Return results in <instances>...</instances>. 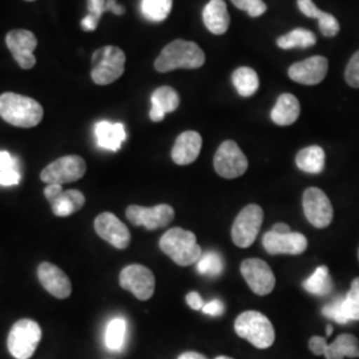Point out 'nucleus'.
I'll return each instance as SVG.
<instances>
[{"instance_id": "1", "label": "nucleus", "mask_w": 359, "mask_h": 359, "mask_svg": "<svg viewBox=\"0 0 359 359\" xmlns=\"http://www.w3.org/2000/svg\"><path fill=\"white\" fill-rule=\"evenodd\" d=\"M43 107L32 97L13 92L0 95V117L13 127H36L43 120Z\"/></svg>"}, {"instance_id": "2", "label": "nucleus", "mask_w": 359, "mask_h": 359, "mask_svg": "<svg viewBox=\"0 0 359 359\" xmlns=\"http://www.w3.org/2000/svg\"><path fill=\"white\" fill-rule=\"evenodd\" d=\"M205 63V53L193 41L188 40H173L165 46L154 62L156 71L165 74L179 68L194 69Z\"/></svg>"}, {"instance_id": "3", "label": "nucleus", "mask_w": 359, "mask_h": 359, "mask_svg": "<svg viewBox=\"0 0 359 359\" xmlns=\"http://www.w3.org/2000/svg\"><path fill=\"white\" fill-rule=\"evenodd\" d=\"M160 249L180 266L197 264L203 256V249L197 244L196 234L181 228H172L161 237Z\"/></svg>"}, {"instance_id": "4", "label": "nucleus", "mask_w": 359, "mask_h": 359, "mask_svg": "<svg viewBox=\"0 0 359 359\" xmlns=\"http://www.w3.org/2000/svg\"><path fill=\"white\" fill-rule=\"evenodd\" d=\"M234 330L238 337L249 341L257 348H268L276 339L274 327L269 318L255 310L240 314L234 322Z\"/></svg>"}, {"instance_id": "5", "label": "nucleus", "mask_w": 359, "mask_h": 359, "mask_svg": "<svg viewBox=\"0 0 359 359\" xmlns=\"http://www.w3.org/2000/svg\"><path fill=\"white\" fill-rule=\"evenodd\" d=\"M126 69V53L118 47L105 46L92 55L90 77L97 86L112 84Z\"/></svg>"}, {"instance_id": "6", "label": "nucleus", "mask_w": 359, "mask_h": 359, "mask_svg": "<svg viewBox=\"0 0 359 359\" xmlns=\"http://www.w3.org/2000/svg\"><path fill=\"white\" fill-rule=\"evenodd\" d=\"M41 337L43 333L38 322L34 320H19L13 323L8 333V351L13 358L29 359L35 354Z\"/></svg>"}, {"instance_id": "7", "label": "nucleus", "mask_w": 359, "mask_h": 359, "mask_svg": "<svg viewBox=\"0 0 359 359\" xmlns=\"http://www.w3.org/2000/svg\"><path fill=\"white\" fill-rule=\"evenodd\" d=\"M87 172V164L83 157L76 154L63 156L51 164H48L40 173L43 182L48 184H69L84 177Z\"/></svg>"}, {"instance_id": "8", "label": "nucleus", "mask_w": 359, "mask_h": 359, "mask_svg": "<svg viewBox=\"0 0 359 359\" xmlns=\"http://www.w3.org/2000/svg\"><path fill=\"white\" fill-rule=\"evenodd\" d=\"M264 221V210L257 204L245 206L233 222L231 240L238 248H249L255 244Z\"/></svg>"}, {"instance_id": "9", "label": "nucleus", "mask_w": 359, "mask_h": 359, "mask_svg": "<svg viewBox=\"0 0 359 359\" xmlns=\"http://www.w3.org/2000/svg\"><path fill=\"white\" fill-rule=\"evenodd\" d=\"M213 165L221 177L231 180L243 176L249 163L241 148L236 142L226 140L218 147Z\"/></svg>"}, {"instance_id": "10", "label": "nucleus", "mask_w": 359, "mask_h": 359, "mask_svg": "<svg viewBox=\"0 0 359 359\" xmlns=\"http://www.w3.org/2000/svg\"><path fill=\"white\" fill-rule=\"evenodd\" d=\"M120 286L124 290H128L140 301L149 299L154 293V280L152 270L139 264L128 265L120 273Z\"/></svg>"}, {"instance_id": "11", "label": "nucleus", "mask_w": 359, "mask_h": 359, "mask_svg": "<svg viewBox=\"0 0 359 359\" xmlns=\"http://www.w3.org/2000/svg\"><path fill=\"white\" fill-rule=\"evenodd\" d=\"M304 213L309 222L316 228H326L333 221V205L326 196V193L320 188H309L302 197Z\"/></svg>"}, {"instance_id": "12", "label": "nucleus", "mask_w": 359, "mask_h": 359, "mask_svg": "<svg viewBox=\"0 0 359 359\" xmlns=\"http://www.w3.org/2000/svg\"><path fill=\"white\" fill-rule=\"evenodd\" d=\"M126 213L133 225L144 226L148 231L164 228L175 218V209L168 204H160L152 208L129 205Z\"/></svg>"}, {"instance_id": "13", "label": "nucleus", "mask_w": 359, "mask_h": 359, "mask_svg": "<svg viewBox=\"0 0 359 359\" xmlns=\"http://www.w3.org/2000/svg\"><path fill=\"white\" fill-rule=\"evenodd\" d=\"M6 44L13 59L23 69H31L36 65L34 51L38 47V39L28 29H13L6 36Z\"/></svg>"}, {"instance_id": "14", "label": "nucleus", "mask_w": 359, "mask_h": 359, "mask_svg": "<svg viewBox=\"0 0 359 359\" xmlns=\"http://www.w3.org/2000/svg\"><path fill=\"white\" fill-rule=\"evenodd\" d=\"M241 274L249 287L257 295H268L276 286L274 273L269 265L259 258H248L241 264Z\"/></svg>"}, {"instance_id": "15", "label": "nucleus", "mask_w": 359, "mask_h": 359, "mask_svg": "<svg viewBox=\"0 0 359 359\" xmlns=\"http://www.w3.org/2000/svg\"><path fill=\"white\" fill-rule=\"evenodd\" d=\"M323 316L337 323L345 325L350 321H359V277L351 283L345 297L337 298L322 310Z\"/></svg>"}, {"instance_id": "16", "label": "nucleus", "mask_w": 359, "mask_h": 359, "mask_svg": "<svg viewBox=\"0 0 359 359\" xmlns=\"http://www.w3.org/2000/svg\"><path fill=\"white\" fill-rule=\"evenodd\" d=\"M262 244L265 250L271 255V256H277V255H292L297 256L304 253L308 249V240L304 234L301 233H276V231H270L264 236L262 238Z\"/></svg>"}, {"instance_id": "17", "label": "nucleus", "mask_w": 359, "mask_h": 359, "mask_svg": "<svg viewBox=\"0 0 359 359\" xmlns=\"http://www.w3.org/2000/svg\"><path fill=\"white\" fill-rule=\"evenodd\" d=\"M95 231L100 238L108 244L115 246L116 249H127L130 243V233L114 213L104 212L95 219Z\"/></svg>"}, {"instance_id": "18", "label": "nucleus", "mask_w": 359, "mask_h": 359, "mask_svg": "<svg viewBox=\"0 0 359 359\" xmlns=\"http://www.w3.org/2000/svg\"><path fill=\"white\" fill-rule=\"evenodd\" d=\"M329 62L323 56H311L304 62L295 63L289 68L287 75L299 84L317 86L327 75Z\"/></svg>"}, {"instance_id": "19", "label": "nucleus", "mask_w": 359, "mask_h": 359, "mask_svg": "<svg viewBox=\"0 0 359 359\" xmlns=\"http://www.w3.org/2000/svg\"><path fill=\"white\" fill-rule=\"evenodd\" d=\"M38 278L50 294L65 299L72 293V283L63 270L51 262H43L38 268Z\"/></svg>"}, {"instance_id": "20", "label": "nucleus", "mask_w": 359, "mask_h": 359, "mask_svg": "<svg viewBox=\"0 0 359 359\" xmlns=\"http://www.w3.org/2000/svg\"><path fill=\"white\" fill-rule=\"evenodd\" d=\"M203 139L194 130L182 132L172 148V160L177 165H189L194 163L201 152Z\"/></svg>"}, {"instance_id": "21", "label": "nucleus", "mask_w": 359, "mask_h": 359, "mask_svg": "<svg viewBox=\"0 0 359 359\" xmlns=\"http://www.w3.org/2000/svg\"><path fill=\"white\" fill-rule=\"evenodd\" d=\"M152 108L149 117L154 123H160L164 120L167 114L175 112L180 105L179 93L170 87H160L154 90L151 97Z\"/></svg>"}, {"instance_id": "22", "label": "nucleus", "mask_w": 359, "mask_h": 359, "mask_svg": "<svg viewBox=\"0 0 359 359\" xmlns=\"http://www.w3.org/2000/svg\"><path fill=\"white\" fill-rule=\"evenodd\" d=\"M203 19L206 28L212 34H225L231 25V16L228 13L226 3L224 0H209L203 11Z\"/></svg>"}, {"instance_id": "23", "label": "nucleus", "mask_w": 359, "mask_h": 359, "mask_svg": "<svg viewBox=\"0 0 359 359\" xmlns=\"http://www.w3.org/2000/svg\"><path fill=\"white\" fill-rule=\"evenodd\" d=\"M95 135L97 145L103 149L117 152L123 142L127 140V132L121 123H109V121H99L95 126Z\"/></svg>"}, {"instance_id": "24", "label": "nucleus", "mask_w": 359, "mask_h": 359, "mask_svg": "<svg viewBox=\"0 0 359 359\" xmlns=\"http://www.w3.org/2000/svg\"><path fill=\"white\" fill-rule=\"evenodd\" d=\"M299 114L301 105L298 99L292 93H283L278 97L274 108L271 109L270 117L274 124L286 127L295 123L297 118L299 117Z\"/></svg>"}, {"instance_id": "25", "label": "nucleus", "mask_w": 359, "mask_h": 359, "mask_svg": "<svg viewBox=\"0 0 359 359\" xmlns=\"http://www.w3.org/2000/svg\"><path fill=\"white\" fill-rule=\"evenodd\" d=\"M299 11L308 18L318 19V25L322 35L326 38H333L339 32V23L332 13H323L320 10L313 0H297Z\"/></svg>"}, {"instance_id": "26", "label": "nucleus", "mask_w": 359, "mask_h": 359, "mask_svg": "<svg viewBox=\"0 0 359 359\" xmlns=\"http://www.w3.org/2000/svg\"><path fill=\"white\" fill-rule=\"evenodd\" d=\"M326 359L359 358V339L353 334H341L323 353Z\"/></svg>"}, {"instance_id": "27", "label": "nucleus", "mask_w": 359, "mask_h": 359, "mask_svg": "<svg viewBox=\"0 0 359 359\" xmlns=\"http://www.w3.org/2000/svg\"><path fill=\"white\" fill-rule=\"evenodd\" d=\"M52 212L57 217H67L80 210L86 204L84 194L77 189L63 191L51 203Z\"/></svg>"}, {"instance_id": "28", "label": "nucleus", "mask_w": 359, "mask_h": 359, "mask_svg": "<svg viewBox=\"0 0 359 359\" xmlns=\"http://www.w3.org/2000/svg\"><path fill=\"white\" fill-rule=\"evenodd\" d=\"M297 167L306 173H321L325 168V151L318 145L301 149L295 157Z\"/></svg>"}, {"instance_id": "29", "label": "nucleus", "mask_w": 359, "mask_h": 359, "mask_svg": "<svg viewBox=\"0 0 359 359\" xmlns=\"http://www.w3.org/2000/svg\"><path fill=\"white\" fill-rule=\"evenodd\" d=\"M234 88L243 97H250L259 88V79L256 71L249 67H240L233 74Z\"/></svg>"}, {"instance_id": "30", "label": "nucleus", "mask_w": 359, "mask_h": 359, "mask_svg": "<svg viewBox=\"0 0 359 359\" xmlns=\"http://www.w3.org/2000/svg\"><path fill=\"white\" fill-rule=\"evenodd\" d=\"M317 43V36L305 28H295L292 32L283 35L277 40V46L283 50L309 48Z\"/></svg>"}, {"instance_id": "31", "label": "nucleus", "mask_w": 359, "mask_h": 359, "mask_svg": "<svg viewBox=\"0 0 359 359\" xmlns=\"http://www.w3.org/2000/svg\"><path fill=\"white\" fill-rule=\"evenodd\" d=\"M302 285L306 292L316 295L329 294L334 287L333 280L327 266H318Z\"/></svg>"}, {"instance_id": "32", "label": "nucleus", "mask_w": 359, "mask_h": 359, "mask_svg": "<svg viewBox=\"0 0 359 359\" xmlns=\"http://www.w3.org/2000/svg\"><path fill=\"white\" fill-rule=\"evenodd\" d=\"M127 337V321L124 318H114L107 325L105 329V346L112 351H120Z\"/></svg>"}, {"instance_id": "33", "label": "nucleus", "mask_w": 359, "mask_h": 359, "mask_svg": "<svg viewBox=\"0 0 359 359\" xmlns=\"http://www.w3.org/2000/svg\"><path fill=\"white\" fill-rule=\"evenodd\" d=\"M173 0H142V13L149 22H164L172 11Z\"/></svg>"}, {"instance_id": "34", "label": "nucleus", "mask_w": 359, "mask_h": 359, "mask_svg": "<svg viewBox=\"0 0 359 359\" xmlns=\"http://www.w3.org/2000/svg\"><path fill=\"white\" fill-rule=\"evenodd\" d=\"M197 270L206 277H218L224 270V261L216 252H206L197 261Z\"/></svg>"}, {"instance_id": "35", "label": "nucleus", "mask_w": 359, "mask_h": 359, "mask_svg": "<svg viewBox=\"0 0 359 359\" xmlns=\"http://www.w3.org/2000/svg\"><path fill=\"white\" fill-rule=\"evenodd\" d=\"M87 4L90 13L81 20V27L84 31L92 32L99 26L102 15L107 13V0H87Z\"/></svg>"}, {"instance_id": "36", "label": "nucleus", "mask_w": 359, "mask_h": 359, "mask_svg": "<svg viewBox=\"0 0 359 359\" xmlns=\"http://www.w3.org/2000/svg\"><path fill=\"white\" fill-rule=\"evenodd\" d=\"M231 3L238 8L246 11L250 18H258L266 13L268 7L262 0H231Z\"/></svg>"}, {"instance_id": "37", "label": "nucleus", "mask_w": 359, "mask_h": 359, "mask_svg": "<svg viewBox=\"0 0 359 359\" xmlns=\"http://www.w3.org/2000/svg\"><path fill=\"white\" fill-rule=\"evenodd\" d=\"M347 84L353 88H359V51L350 59L345 72Z\"/></svg>"}, {"instance_id": "38", "label": "nucleus", "mask_w": 359, "mask_h": 359, "mask_svg": "<svg viewBox=\"0 0 359 359\" xmlns=\"http://www.w3.org/2000/svg\"><path fill=\"white\" fill-rule=\"evenodd\" d=\"M22 179L18 169H10V170H1L0 172V185L3 187H13L18 185Z\"/></svg>"}, {"instance_id": "39", "label": "nucleus", "mask_w": 359, "mask_h": 359, "mask_svg": "<svg viewBox=\"0 0 359 359\" xmlns=\"http://www.w3.org/2000/svg\"><path fill=\"white\" fill-rule=\"evenodd\" d=\"M203 311H204L205 314H208V316L219 317V316H222L224 311H225V305H224V302L219 301V299H213V301H210V302H208V304L204 305Z\"/></svg>"}, {"instance_id": "40", "label": "nucleus", "mask_w": 359, "mask_h": 359, "mask_svg": "<svg viewBox=\"0 0 359 359\" xmlns=\"http://www.w3.org/2000/svg\"><path fill=\"white\" fill-rule=\"evenodd\" d=\"M326 346H327V341H326V338H323V337L314 335V337H311L310 341H309V348H310L311 353L316 354V355H323Z\"/></svg>"}, {"instance_id": "41", "label": "nucleus", "mask_w": 359, "mask_h": 359, "mask_svg": "<svg viewBox=\"0 0 359 359\" xmlns=\"http://www.w3.org/2000/svg\"><path fill=\"white\" fill-rule=\"evenodd\" d=\"M18 169V163L13 158V154L6 151H0V172L1 170H10Z\"/></svg>"}, {"instance_id": "42", "label": "nucleus", "mask_w": 359, "mask_h": 359, "mask_svg": "<svg viewBox=\"0 0 359 359\" xmlns=\"http://www.w3.org/2000/svg\"><path fill=\"white\" fill-rule=\"evenodd\" d=\"M187 304L189 305V308L193 310H203L204 308V301L201 298V295L198 294L197 292H191L187 295Z\"/></svg>"}, {"instance_id": "43", "label": "nucleus", "mask_w": 359, "mask_h": 359, "mask_svg": "<svg viewBox=\"0 0 359 359\" xmlns=\"http://www.w3.org/2000/svg\"><path fill=\"white\" fill-rule=\"evenodd\" d=\"M62 192H63V185H59V184H48L44 188V196L50 203L52 200H55Z\"/></svg>"}, {"instance_id": "44", "label": "nucleus", "mask_w": 359, "mask_h": 359, "mask_svg": "<svg viewBox=\"0 0 359 359\" xmlns=\"http://www.w3.org/2000/svg\"><path fill=\"white\" fill-rule=\"evenodd\" d=\"M111 11V13H115V15H123L126 13L124 7L120 6L117 3V0H107V13Z\"/></svg>"}, {"instance_id": "45", "label": "nucleus", "mask_w": 359, "mask_h": 359, "mask_svg": "<svg viewBox=\"0 0 359 359\" xmlns=\"http://www.w3.org/2000/svg\"><path fill=\"white\" fill-rule=\"evenodd\" d=\"M179 359H208L204 357L203 354L200 353H196V351H187V353H182L180 355Z\"/></svg>"}, {"instance_id": "46", "label": "nucleus", "mask_w": 359, "mask_h": 359, "mask_svg": "<svg viewBox=\"0 0 359 359\" xmlns=\"http://www.w3.org/2000/svg\"><path fill=\"white\" fill-rule=\"evenodd\" d=\"M271 231H276V233H281V234H286V233H290V228H289V225H286V224H283V222H280V224H276L273 228H271Z\"/></svg>"}, {"instance_id": "47", "label": "nucleus", "mask_w": 359, "mask_h": 359, "mask_svg": "<svg viewBox=\"0 0 359 359\" xmlns=\"http://www.w3.org/2000/svg\"><path fill=\"white\" fill-rule=\"evenodd\" d=\"M333 325H327L326 326V337H330L333 334Z\"/></svg>"}, {"instance_id": "48", "label": "nucleus", "mask_w": 359, "mask_h": 359, "mask_svg": "<svg viewBox=\"0 0 359 359\" xmlns=\"http://www.w3.org/2000/svg\"><path fill=\"white\" fill-rule=\"evenodd\" d=\"M216 359H233V358H229V357H224V355H221V357H217V358Z\"/></svg>"}, {"instance_id": "49", "label": "nucleus", "mask_w": 359, "mask_h": 359, "mask_svg": "<svg viewBox=\"0 0 359 359\" xmlns=\"http://www.w3.org/2000/svg\"><path fill=\"white\" fill-rule=\"evenodd\" d=\"M26 1H35V0H26Z\"/></svg>"}]
</instances>
